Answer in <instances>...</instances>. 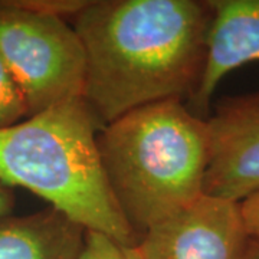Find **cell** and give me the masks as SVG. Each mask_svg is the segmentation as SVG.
Returning <instances> with one entry per match:
<instances>
[{
	"label": "cell",
	"instance_id": "6",
	"mask_svg": "<svg viewBox=\"0 0 259 259\" xmlns=\"http://www.w3.org/2000/svg\"><path fill=\"white\" fill-rule=\"evenodd\" d=\"M203 194L241 203L259 192V93L225 97L207 118Z\"/></svg>",
	"mask_w": 259,
	"mask_h": 259
},
{
	"label": "cell",
	"instance_id": "14",
	"mask_svg": "<svg viewBox=\"0 0 259 259\" xmlns=\"http://www.w3.org/2000/svg\"><path fill=\"white\" fill-rule=\"evenodd\" d=\"M243 259H259V242L250 239L249 246L248 250L245 253V258Z\"/></svg>",
	"mask_w": 259,
	"mask_h": 259
},
{
	"label": "cell",
	"instance_id": "9",
	"mask_svg": "<svg viewBox=\"0 0 259 259\" xmlns=\"http://www.w3.org/2000/svg\"><path fill=\"white\" fill-rule=\"evenodd\" d=\"M76 259H141L137 245L130 246L98 231H85Z\"/></svg>",
	"mask_w": 259,
	"mask_h": 259
},
{
	"label": "cell",
	"instance_id": "1",
	"mask_svg": "<svg viewBox=\"0 0 259 259\" xmlns=\"http://www.w3.org/2000/svg\"><path fill=\"white\" fill-rule=\"evenodd\" d=\"M212 19L209 0H90L72 28L85 54L82 98L100 128L148 104L187 101Z\"/></svg>",
	"mask_w": 259,
	"mask_h": 259
},
{
	"label": "cell",
	"instance_id": "4",
	"mask_svg": "<svg viewBox=\"0 0 259 259\" xmlns=\"http://www.w3.org/2000/svg\"><path fill=\"white\" fill-rule=\"evenodd\" d=\"M0 56L28 117L82 98L85 54L68 20L0 0Z\"/></svg>",
	"mask_w": 259,
	"mask_h": 259
},
{
	"label": "cell",
	"instance_id": "5",
	"mask_svg": "<svg viewBox=\"0 0 259 259\" xmlns=\"http://www.w3.org/2000/svg\"><path fill=\"white\" fill-rule=\"evenodd\" d=\"M249 242L239 203L203 194L144 232L137 250L141 259H243Z\"/></svg>",
	"mask_w": 259,
	"mask_h": 259
},
{
	"label": "cell",
	"instance_id": "10",
	"mask_svg": "<svg viewBox=\"0 0 259 259\" xmlns=\"http://www.w3.org/2000/svg\"><path fill=\"white\" fill-rule=\"evenodd\" d=\"M28 117L23 97L0 56V128Z\"/></svg>",
	"mask_w": 259,
	"mask_h": 259
},
{
	"label": "cell",
	"instance_id": "12",
	"mask_svg": "<svg viewBox=\"0 0 259 259\" xmlns=\"http://www.w3.org/2000/svg\"><path fill=\"white\" fill-rule=\"evenodd\" d=\"M239 207L249 238L259 242V192L243 199L239 203Z\"/></svg>",
	"mask_w": 259,
	"mask_h": 259
},
{
	"label": "cell",
	"instance_id": "8",
	"mask_svg": "<svg viewBox=\"0 0 259 259\" xmlns=\"http://www.w3.org/2000/svg\"><path fill=\"white\" fill-rule=\"evenodd\" d=\"M85 228L49 206L0 218V259H76Z\"/></svg>",
	"mask_w": 259,
	"mask_h": 259
},
{
	"label": "cell",
	"instance_id": "7",
	"mask_svg": "<svg viewBox=\"0 0 259 259\" xmlns=\"http://www.w3.org/2000/svg\"><path fill=\"white\" fill-rule=\"evenodd\" d=\"M213 19L203 72L186 107L207 120L219 82L242 65L259 61V0H209Z\"/></svg>",
	"mask_w": 259,
	"mask_h": 259
},
{
	"label": "cell",
	"instance_id": "2",
	"mask_svg": "<svg viewBox=\"0 0 259 259\" xmlns=\"http://www.w3.org/2000/svg\"><path fill=\"white\" fill-rule=\"evenodd\" d=\"M102 170L131 229L144 232L203 196L207 121L182 100L121 115L97 134Z\"/></svg>",
	"mask_w": 259,
	"mask_h": 259
},
{
	"label": "cell",
	"instance_id": "11",
	"mask_svg": "<svg viewBox=\"0 0 259 259\" xmlns=\"http://www.w3.org/2000/svg\"><path fill=\"white\" fill-rule=\"evenodd\" d=\"M20 6L51 16L74 19L90 3V0H16Z\"/></svg>",
	"mask_w": 259,
	"mask_h": 259
},
{
	"label": "cell",
	"instance_id": "13",
	"mask_svg": "<svg viewBox=\"0 0 259 259\" xmlns=\"http://www.w3.org/2000/svg\"><path fill=\"white\" fill-rule=\"evenodd\" d=\"M10 189L12 187L0 182V218L12 214L15 207V194Z\"/></svg>",
	"mask_w": 259,
	"mask_h": 259
},
{
	"label": "cell",
	"instance_id": "3",
	"mask_svg": "<svg viewBox=\"0 0 259 259\" xmlns=\"http://www.w3.org/2000/svg\"><path fill=\"white\" fill-rule=\"evenodd\" d=\"M100 125L83 98L62 102L0 128V182L25 187L87 231L136 246L102 170Z\"/></svg>",
	"mask_w": 259,
	"mask_h": 259
}]
</instances>
